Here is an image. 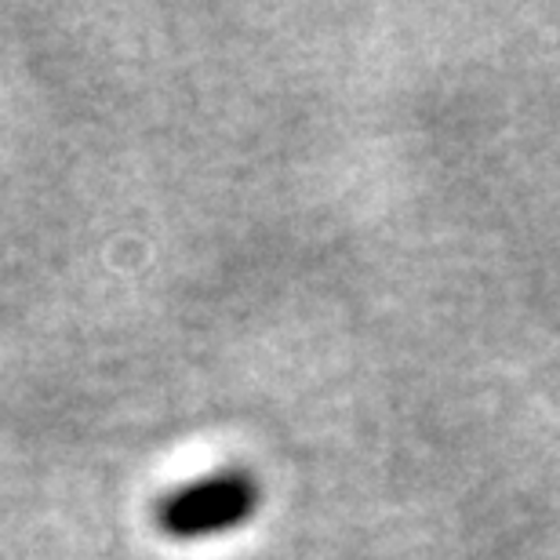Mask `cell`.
<instances>
[{
  "mask_svg": "<svg viewBox=\"0 0 560 560\" xmlns=\"http://www.w3.org/2000/svg\"><path fill=\"white\" fill-rule=\"evenodd\" d=\"M259 510V485L244 469H222L215 477H200L194 485L175 488L156 506V524L178 542L226 535L252 521Z\"/></svg>",
  "mask_w": 560,
  "mask_h": 560,
  "instance_id": "1",
  "label": "cell"
}]
</instances>
